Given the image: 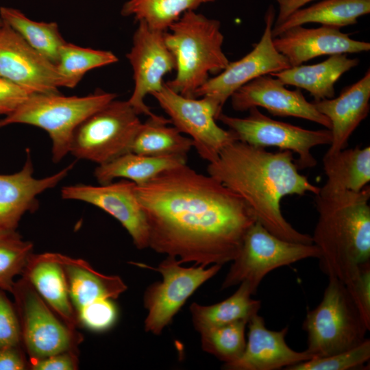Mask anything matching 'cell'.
Instances as JSON below:
<instances>
[{
    "label": "cell",
    "mask_w": 370,
    "mask_h": 370,
    "mask_svg": "<svg viewBox=\"0 0 370 370\" xmlns=\"http://www.w3.org/2000/svg\"><path fill=\"white\" fill-rule=\"evenodd\" d=\"M319 256V249L313 243L285 241L256 221L246 232L221 289L246 282L254 295L262 280L273 270L306 258L318 259Z\"/></svg>",
    "instance_id": "obj_8"
},
{
    "label": "cell",
    "mask_w": 370,
    "mask_h": 370,
    "mask_svg": "<svg viewBox=\"0 0 370 370\" xmlns=\"http://www.w3.org/2000/svg\"><path fill=\"white\" fill-rule=\"evenodd\" d=\"M275 10L272 5L265 14L264 33L254 49L240 60L229 62L215 77L209 78L195 94V98L207 96L223 108L225 103L239 88L262 75H271L291 67L288 60L273 43L272 27Z\"/></svg>",
    "instance_id": "obj_13"
},
{
    "label": "cell",
    "mask_w": 370,
    "mask_h": 370,
    "mask_svg": "<svg viewBox=\"0 0 370 370\" xmlns=\"http://www.w3.org/2000/svg\"><path fill=\"white\" fill-rule=\"evenodd\" d=\"M21 347H0V370H24L29 369L28 362Z\"/></svg>",
    "instance_id": "obj_41"
},
{
    "label": "cell",
    "mask_w": 370,
    "mask_h": 370,
    "mask_svg": "<svg viewBox=\"0 0 370 370\" xmlns=\"http://www.w3.org/2000/svg\"><path fill=\"white\" fill-rule=\"evenodd\" d=\"M72 163L43 178L34 177L30 151L22 169L11 174H0V231L16 230L27 212L38 208V195L58 185L73 169Z\"/></svg>",
    "instance_id": "obj_19"
},
{
    "label": "cell",
    "mask_w": 370,
    "mask_h": 370,
    "mask_svg": "<svg viewBox=\"0 0 370 370\" xmlns=\"http://www.w3.org/2000/svg\"><path fill=\"white\" fill-rule=\"evenodd\" d=\"M136 186L125 179L98 186L78 184L63 186L61 196L92 204L110 214L127 230L136 247L143 249L149 247V230Z\"/></svg>",
    "instance_id": "obj_15"
},
{
    "label": "cell",
    "mask_w": 370,
    "mask_h": 370,
    "mask_svg": "<svg viewBox=\"0 0 370 370\" xmlns=\"http://www.w3.org/2000/svg\"><path fill=\"white\" fill-rule=\"evenodd\" d=\"M370 359V340L348 349L323 357H314L286 370H348L363 366Z\"/></svg>",
    "instance_id": "obj_35"
},
{
    "label": "cell",
    "mask_w": 370,
    "mask_h": 370,
    "mask_svg": "<svg viewBox=\"0 0 370 370\" xmlns=\"http://www.w3.org/2000/svg\"><path fill=\"white\" fill-rule=\"evenodd\" d=\"M247 323V321H239L199 332L202 349L224 363L235 361L245 348Z\"/></svg>",
    "instance_id": "obj_33"
},
{
    "label": "cell",
    "mask_w": 370,
    "mask_h": 370,
    "mask_svg": "<svg viewBox=\"0 0 370 370\" xmlns=\"http://www.w3.org/2000/svg\"><path fill=\"white\" fill-rule=\"evenodd\" d=\"M279 5V14L273 25L282 23L294 11L314 0H275Z\"/></svg>",
    "instance_id": "obj_42"
},
{
    "label": "cell",
    "mask_w": 370,
    "mask_h": 370,
    "mask_svg": "<svg viewBox=\"0 0 370 370\" xmlns=\"http://www.w3.org/2000/svg\"><path fill=\"white\" fill-rule=\"evenodd\" d=\"M147 220L149 247L181 263L223 265L238 256L257 221L238 194L185 164L136 186Z\"/></svg>",
    "instance_id": "obj_1"
},
{
    "label": "cell",
    "mask_w": 370,
    "mask_h": 370,
    "mask_svg": "<svg viewBox=\"0 0 370 370\" xmlns=\"http://www.w3.org/2000/svg\"><path fill=\"white\" fill-rule=\"evenodd\" d=\"M21 328L14 303L0 289V347H21Z\"/></svg>",
    "instance_id": "obj_37"
},
{
    "label": "cell",
    "mask_w": 370,
    "mask_h": 370,
    "mask_svg": "<svg viewBox=\"0 0 370 370\" xmlns=\"http://www.w3.org/2000/svg\"><path fill=\"white\" fill-rule=\"evenodd\" d=\"M0 77L30 94L58 93L61 87L56 64L4 21L0 30Z\"/></svg>",
    "instance_id": "obj_16"
},
{
    "label": "cell",
    "mask_w": 370,
    "mask_h": 370,
    "mask_svg": "<svg viewBox=\"0 0 370 370\" xmlns=\"http://www.w3.org/2000/svg\"><path fill=\"white\" fill-rule=\"evenodd\" d=\"M55 256L64 269L75 312L98 299H116L127 289L126 284L118 275L101 273L82 259L60 253H55Z\"/></svg>",
    "instance_id": "obj_23"
},
{
    "label": "cell",
    "mask_w": 370,
    "mask_h": 370,
    "mask_svg": "<svg viewBox=\"0 0 370 370\" xmlns=\"http://www.w3.org/2000/svg\"><path fill=\"white\" fill-rule=\"evenodd\" d=\"M370 70L357 82L345 88L338 97L314 101L317 110L331 122L332 142L325 155L347 148L348 140L370 110Z\"/></svg>",
    "instance_id": "obj_21"
},
{
    "label": "cell",
    "mask_w": 370,
    "mask_h": 370,
    "mask_svg": "<svg viewBox=\"0 0 370 370\" xmlns=\"http://www.w3.org/2000/svg\"><path fill=\"white\" fill-rule=\"evenodd\" d=\"M248 333L245 350L235 361L224 363L227 370H277L310 360L314 356L307 350L291 349L286 342L288 328L271 330L264 319L256 314L247 323Z\"/></svg>",
    "instance_id": "obj_18"
},
{
    "label": "cell",
    "mask_w": 370,
    "mask_h": 370,
    "mask_svg": "<svg viewBox=\"0 0 370 370\" xmlns=\"http://www.w3.org/2000/svg\"><path fill=\"white\" fill-rule=\"evenodd\" d=\"M116 97V94L102 90L83 97L60 92L31 94L14 112L0 119V128L20 123L44 130L51 140L52 160L58 163L69 153L77 126Z\"/></svg>",
    "instance_id": "obj_5"
},
{
    "label": "cell",
    "mask_w": 370,
    "mask_h": 370,
    "mask_svg": "<svg viewBox=\"0 0 370 370\" xmlns=\"http://www.w3.org/2000/svg\"><path fill=\"white\" fill-rule=\"evenodd\" d=\"M345 285L361 317L370 330V261L362 264L355 277Z\"/></svg>",
    "instance_id": "obj_38"
},
{
    "label": "cell",
    "mask_w": 370,
    "mask_h": 370,
    "mask_svg": "<svg viewBox=\"0 0 370 370\" xmlns=\"http://www.w3.org/2000/svg\"><path fill=\"white\" fill-rule=\"evenodd\" d=\"M173 256H168L156 268L135 263L138 267L156 271L162 276V281L148 286L144 294V306L148 311L145 320L146 332L160 335L188 298L214 277L222 266L215 264L208 268L202 265L184 267Z\"/></svg>",
    "instance_id": "obj_12"
},
{
    "label": "cell",
    "mask_w": 370,
    "mask_h": 370,
    "mask_svg": "<svg viewBox=\"0 0 370 370\" xmlns=\"http://www.w3.org/2000/svg\"><path fill=\"white\" fill-rule=\"evenodd\" d=\"M219 21L188 11L164 32V40L175 61L176 75L165 82L175 92L195 98L196 91L219 73L230 61L222 45Z\"/></svg>",
    "instance_id": "obj_4"
},
{
    "label": "cell",
    "mask_w": 370,
    "mask_h": 370,
    "mask_svg": "<svg viewBox=\"0 0 370 370\" xmlns=\"http://www.w3.org/2000/svg\"><path fill=\"white\" fill-rule=\"evenodd\" d=\"M320 303L308 311L302 328L307 350L314 357L328 356L361 343L369 329L361 317L345 284L328 277Z\"/></svg>",
    "instance_id": "obj_6"
},
{
    "label": "cell",
    "mask_w": 370,
    "mask_h": 370,
    "mask_svg": "<svg viewBox=\"0 0 370 370\" xmlns=\"http://www.w3.org/2000/svg\"><path fill=\"white\" fill-rule=\"evenodd\" d=\"M118 60L112 51L82 47L66 42L56 64L61 87L75 88L88 71Z\"/></svg>",
    "instance_id": "obj_32"
},
{
    "label": "cell",
    "mask_w": 370,
    "mask_h": 370,
    "mask_svg": "<svg viewBox=\"0 0 370 370\" xmlns=\"http://www.w3.org/2000/svg\"><path fill=\"white\" fill-rule=\"evenodd\" d=\"M151 95L169 116L174 127L190 136L193 147L208 163L215 161L223 148L237 140L232 132L217 124L222 108L212 98L184 97L172 90L165 82L160 90Z\"/></svg>",
    "instance_id": "obj_10"
},
{
    "label": "cell",
    "mask_w": 370,
    "mask_h": 370,
    "mask_svg": "<svg viewBox=\"0 0 370 370\" xmlns=\"http://www.w3.org/2000/svg\"><path fill=\"white\" fill-rule=\"evenodd\" d=\"M21 275L33 286L41 298L72 330L77 325L64 269L55 253L31 255Z\"/></svg>",
    "instance_id": "obj_22"
},
{
    "label": "cell",
    "mask_w": 370,
    "mask_h": 370,
    "mask_svg": "<svg viewBox=\"0 0 370 370\" xmlns=\"http://www.w3.org/2000/svg\"><path fill=\"white\" fill-rule=\"evenodd\" d=\"M217 0H128L121 10L123 16H132L145 22L151 29L166 32L185 12L195 11L204 3Z\"/></svg>",
    "instance_id": "obj_31"
},
{
    "label": "cell",
    "mask_w": 370,
    "mask_h": 370,
    "mask_svg": "<svg viewBox=\"0 0 370 370\" xmlns=\"http://www.w3.org/2000/svg\"><path fill=\"white\" fill-rule=\"evenodd\" d=\"M31 94L0 77V115L7 116L14 112Z\"/></svg>",
    "instance_id": "obj_40"
},
{
    "label": "cell",
    "mask_w": 370,
    "mask_h": 370,
    "mask_svg": "<svg viewBox=\"0 0 370 370\" xmlns=\"http://www.w3.org/2000/svg\"><path fill=\"white\" fill-rule=\"evenodd\" d=\"M232 108L246 111L262 107L274 116H295L331 129V122L308 101L299 90H291L271 75H262L245 84L230 97Z\"/></svg>",
    "instance_id": "obj_17"
},
{
    "label": "cell",
    "mask_w": 370,
    "mask_h": 370,
    "mask_svg": "<svg viewBox=\"0 0 370 370\" xmlns=\"http://www.w3.org/2000/svg\"><path fill=\"white\" fill-rule=\"evenodd\" d=\"M0 18L32 48L56 64L60 51L66 42L55 22L35 21L18 9L1 7Z\"/></svg>",
    "instance_id": "obj_30"
},
{
    "label": "cell",
    "mask_w": 370,
    "mask_h": 370,
    "mask_svg": "<svg viewBox=\"0 0 370 370\" xmlns=\"http://www.w3.org/2000/svg\"><path fill=\"white\" fill-rule=\"evenodd\" d=\"M253 295L249 285L243 282L231 296L222 301L209 306L193 303L190 311L195 330L200 332L239 321H248L258 314L261 306V301L253 299Z\"/></svg>",
    "instance_id": "obj_28"
},
{
    "label": "cell",
    "mask_w": 370,
    "mask_h": 370,
    "mask_svg": "<svg viewBox=\"0 0 370 370\" xmlns=\"http://www.w3.org/2000/svg\"><path fill=\"white\" fill-rule=\"evenodd\" d=\"M244 118L234 117L221 112L217 120L233 132L237 140L255 147H278L298 155V169L314 167L317 160L311 149L319 145H330V130H311L276 121L262 114L257 107L249 110Z\"/></svg>",
    "instance_id": "obj_11"
},
{
    "label": "cell",
    "mask_w": 370,
    "mask_h": 370,
    "mask_svg": "<svg viewBox=\"0 0 370 370\" xmlns=\"http://www.w3.org/2000/svg\"><path fill=\"white\" fill-rule=\"evenodd\" d=\"M327 180L321 189L359 192L370 182V147L344 149L323 158Z\"/></svg>",
    "instance_id": "obj_27"
},
{
    "label": "cell",
    "mask_w": 370,
    "mask_h": 370,
    "mask_svg": "<svg viewBox=\"0 0 370 370\" xmlns=\"http://www.w3.org/2000/svg\"><path fill=\"white\" fill-rule=\"evenodd\" d=\"M78 362L75 352H64L29 360L28 367L32 370H75Z\"/></svg>",
    "instance_id": "obj_39"
},
{
    "label": "cell",
    "mask_w": 370,
    "mask_h": 370,
    "mask_svg": "<svg viewBox=\"0 0 370 370\" xmlns=\"http://www.w3.org/2000/svg\"><path fill=\"white\" fill-rule=\"evenodd\" d=\"M358 63V59L349 58L346 54H335L316 64L291 66L271 75L284 85L307 90L314 97V101H318L333 98L336 82L343 73Z\"/></svg>",
    "instance_id": "obj_24"
},
{
    "label": "cell",
    "mask_w": 370,
    "mask_h": 370,
    "mask_svg": "<svg viewBox=\"0 0 370 370\" xmlns=\"http://www.w3.org/2000/svg\"><path fill=\"white\" fill-rule=\"evenodd\" d=\"M3 20L0 18V30H1V27H2V26H3Z\"/></svg>",
    "instance_id": "obj_43"
},
{
    "label": "cell",
    "mask_w": 370,
    "mask_h": 370,
    "mask_svg": "<svg viewBox=\"0 0 370 370\" xmlns=\"http://www.w3.org/2000/svg\"><path fill=\"white\" fill-rule=\"evenodd\" d=\"M275 49L288 60L291 66L302 64L323 55L368 51L370 43L352 39L339 29L328 26L291 27L273 38Z\"/></svg>",
    "instance_id": "obj_20"
},
{
    "label": "cell",
    "mask_w": 370,
    "mask_h": 370,
    "mask_svg": "<svg viewBox=\"0 0 370 370\" xmlns=\"http://www.w3.org/2000/svg\"><path fill=\"white\" fill-rule=\"evenodd\" d=\"M10 293L18 315L22 345L29 360L64 352H75L79 336L71 330L21 275Z\"/></svg>",
    "instance_id": "obj_9"
},
{
    "label": "cell",
    "mask_w": 370,
    "mask_h": 370,
    "mask_svg": "<svg viewBox=\"0 0 370 370\" xmlns=\"http://www.w3.org/2000/svg\"><path fill=\"white\" fill-rule=\"evenodd\" d=\"M186 160L187 157L183 156H149L129 151L99 164L94 176L99 184L121 178L139 186L166 170L186 164Z\"/></svg>",
    "instance_id": "obj_26"
},
{
    "label": "cell",
    "mask_w": 370,
    "mask_h": 370,
    "mask_svg": "<svg viewBox=\"0 0 370 370\" xmlns=\"http://www.w3.org/2000/svg\"><path fill=\"white\" fill-rule=\"evenodd\" d=\"M33 254V244L16 230L0 231V289L10 293Z\"/></svg>",
    "instance_id": "obj_34"
},
{
    "label": "cell",
    "mask_w": 370,
    "mask_h": 370,
    "mask_svg": "<svg viewBox=\"0 0 370 370\" xmlns=\"http://www.w3.org/2000/svg\"><path fill=\"white\" fill-rule=\"evenodd\" d=\"M369 199V185L359 192L320 188L315 195L318 220L312 238L320 251L319 267L345 284L370 261Z\"/></svg>",
    "instance_id": "obj_3"
},
{
    "label": "cell",
    "mask_w": 370,
    "mask_h": 370,
    "mask_svg": "<svg viewBox=\"0 0 370 370\" xmlns=\"http://www.w3.org/2000/svg\"><path fill=\"white\" fill-rule=\"evenodd\" d=\"M169 119L155 114L142 123L132 143L131 152L149 156H183L193 147L190 138L184 136Z\"/></svg>",
    "instance_id": "obj_29"
},
{
    "label": "cell",
    "mask_w": 370,
    "mask_h": 370,
    "mask_svg": "<svg viewBox=\"0 0 370 370\" xmlns=\"http://www.w3.org/2000/svg\"></svg>",
    "instance_id": "obj_44"
},
{
    "label": "cell",
    "mask_w": 370,
    "mask_h": 370,
    "mask_svg": "<svg viewBox=\"0 0 370 370\" xmlns=\"http://www.w3.org/2000/svg\"><path fill=\"white\" fill-rule=\"evenodd\" d=\"M111 299L90 302L75 312L77 321L84 328L95 332H103L115 323L118 311Z\"/></svg>",
    "instance_id": "obj_36"
},
{
    "label": "cell",
    "mask_w": 370,
    "mask_h": 370,
    "mask_svg": "<svg viewBox=\"0 0 370 370\" xmlns=\"http://www.w3.org/2000/svg\"><path fill=\"white\" fill-rule=\"evenodd\" d=\"M141 124L127 101L114 99L77 126L69 153L98 165L108 162L130 151Z\"/></svg>",
    "instance_id": "obj_7"
},
{
    "label": "cell",
    "mask_w": 370,
    "mask_h": 370,
    "mask_svg": "<svg viewBox=\"0 0 370 370\" xmlns=\"http://www.w3.org/2000/svg\"><path fill=\"white\" fill-rule=\"evenodd\" d=\"M370 12V0H323L306 8H299L282 23L273 25L275 37L286 29L308 23L340 29L355 25L358 18Z\"/></svg>",
    "instance_id": "obj_25"
},
{
    "label": "cell",
    "mask_w": 370,
    "mask_h": 370,
    "mask_svg": "<svg viewBox=\"0 0 370 370\" xmlns=\"http://www.w3.org/2000/svg\"><path fill=\"white\" fill-rule=\"evenodd\" d=\"M133 70L134 90L127 100L136 113L155 115L145 103L147 95L160 90L163 78L175 69V58L164 40V32L151 29L139 21L132 39V47L126 55Z\"/></svg>",
    "instance_id": "obj_14"
},
{
    "label": "cell",
    "mask_w": 370,
    "mask_h": 370,
    "mask_svg": "<svg viewBox=\"0 0 370 370\" xmlns=\"http://www.w3.org/2000/svg\"><path fill=\"white\" fill-rule=\"evenodd\" d=\"M298 169L291 151L271 152L238 140L223 148L207 166L208 175L241 196L271 233L285 241L312 244V236L295 229L281 211L284 197L319 192Z\"/></svg>",
    "instance_id": "obj_2"
}]
</instances>
